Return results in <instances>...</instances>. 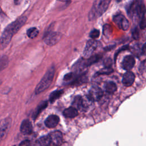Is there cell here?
<instances>
[{"label":"cell","mask_w":146,"mask_h":146,"mask_svg":"<svg viewBox=\"0 0 146 146\" xmlns=\"http://www.w3.org/2000/svg\"><path fill=\"white\" fill-rule=\"evenodd\" d=\"M27 19V17L25 16L19 17L5 28L0 39V44L2 48H5L9 44L13 36L25 25Z\"/></svg>","instance_id":"6da1fadb"},{"label":"cell","mask_w":146,"mask_h":146,"mask_svg":"<svg viewBox=\"0 0 146 146\" xmlns=\"http://www.w3.org/2000/svg\"><path fill=\"white\" fill-rule=\"evenodd\" d=\"M128 15L133 21H140L145 11V7L143 0H133L127 7Z\"/></svg>","instance_id":"7a4b0ae2"},{"label":"cell","mask_w":146,"mask_h":146,"mask_svg":"<svg viewBox=\"0 0 146 146\" xmlns=\"http://www.w3.org/2000/svg\"><path fill=\"white\" fill-rule=\"evenodd\" d=\"M111 0H95L88 13V19L91 21L100 17L108 9Z\"/></svg>","instance_id":"3957f363"},{"label":"cell","mask_w":146,"mask_h":146,"mask_svg":"<svg viewBox=\"0 0 146 146\" xmlns=\"http://www.w3.org/2000/svg\"><path fill=\"white\" fill-rule=\"evenodd\" d=\"M55 74V68L54 66L51 67L46 72L39 83L35 88V92L39 94L46 90L51 84Z\"/></svg>","instance_id":"277c9868"},{"label":"cell","mask_w":146,"mask_h":146,"mask_svg":"<svg viewBox=\"0 0 146 146\" xmlns=\"http://www.w3.org/2000/svg\"><path fill=\"white\" fill-rule=\"evenodd\" d=\"M62 35L60 33L55 31L47 32L43 37L44 42L48 46H53L56 44L61 39Z\"/></svg>","instance_id":"5b68a950"},{"label":"cell","mask_w":146,"mask_h":146,"mask_svg":"<svg viewBox=\"0 0 146 146\" xmlns=\"http://www.w3.org/2000/svg\"><path fill=\"white\" fill-rule=\"evenodd\" d=\"M113 22L116 26L121 30L124 31L128 30L129 26V23L128 19L122 14H117L113 18Z\"/></svg>","instance_id":"8992f818"},{"label":"cell","mask_w":146,"mask_h":146,"mask_svg":"<svg viewBox=\"0 0 146 146\" xmlns=\"http://www.w3.org/2000/svg\"><path fill=\"white\" fill-rule=\"evenodd\" d=\"M11 120L10 117L5 118L0 121V142L7 135L10 126Z\"/></svg>","instance_id":"52a82bcc"},{"label":"cell","mask_w":146,"mask_h":146,"mask_svg":"<svg viewBox=\"0 0 146 146\" xmlns=\"http://www.w3.org/2000/svg\"><path fill=\"white\" fill-rule=\"evenodd\" d=\"M99 46V42L92 39L87 41L86 47L83 51V55L84 57L89 58L95 51Z\"/></svg>","instance_id":"ba28073f"},{"label":"cell","mask_w":146,"mask_h":146,"mask_svg":"<svg viewBox=\"0 0 146 146\" xmlns=\"http://www.w3.org/2000/svg\"><path fill=\"white\" fill-rule=\"evenodd\" d=\"M103 95V91L102 89L98 86H94L91 88L88 94V98L92 101L99 100Z\"/></svg>","instance_id":"9c48e42d"},{"label":"cell","mask_w":146,"mask_h":146,"mask_svg":"<svg viewBox=\"0 0 146 146\" xmlns=\"http://www.w3.org/2000/svg\"><path fill=\"white\" fill-rule=\"evenodd\" d=\"M135 63V60L133 56L127 55L123 60L121 66L123 69L127 71L131 70Z\"/></svg>","instance_id":"30bf717a"},{"label":"cell","mask_w":146,"mask_h":146,"mask_svg":"<svg viewBox=\"0 0 146 146\" xmlns=\"http://www.w3.org/2000/svg\"><path fill=\"white\" fill-rule=\"evenodd\" d=\"M51 144L54 146H59L62 141V134L60 131H54L50 135Z\"/></svg>","instance_id":"8fae6325"},{"label":"cell","mask_w":146,"mask_h":146,"mask_svg":"<svg viewBox=\"0 0 146 146\" xmlns=\"http://www.w3.org/2000/svg\"><path fill=\"white\" fill-rule=\"evenodd\" d=\"M20 130L23 135H30L33 131V127L31 121L29 120H24L21 125Z\"/></svg>","instance_id":"7c38bea8"},{"label":"cell","mask_w":146,"mask_h":146,"mask_svg":"<svg viewBox=\"0 0 146 146\" xmlns=\"http://www.w3.org/2000/svg\"><path fill=\"white\" fill-rule=\"evenodd\" d=\"M135 76L133 73L131 71H128L124 74L123 76L122 82L125 86L128 87L131 86L133 83L135 81Z\"/></svg>","instance_id":"4fadbf2b"},{"label":"cell","mask_w":146,"mask_h":146,"mask_svg":"<svg viewBox=\"0 0 146 146\" xmlns=\"http://www.w3.org/2000/svg\"><path fill=\"white\" fill-rule=\"evenodd\" d=\"M59 121V118L57 115H51L49 116L45 120L44 123L47 127L52 128L55 127Z\"/></svg>","instance_id":"5bb4252c"},{"label":"cell","mask_w":146,"mask_h":146,"mask_svg":"<svg viewBox=\"0 0 146 146\" xmlns=\"http://www.w3.org/2000/svg\"><path fill=\"white\" fill-rule=\"evenodd\" d=\"M78 114V110L74 107H70L68 108H66L63 111V115L66 117L73 118L76 117Z\"/></svg>","instance_id":"9a60e30c"},{"label":"cell","mask_w":146,"mask_h":146,"mask_svg":"<svg viewBox=\"0 0 146 146\" xmlns=\"http://www.w3.org/2000/svg\"><path fill=\"white\" fill-rule=\"evenodd\" d=\"M47 105H48V103L47 101H44V102H40V103L37 106V107L36 108L35 110L34 111V112L33 113V117L34 119L37 117L39 115V113L47 107Z\"/></svg>","instance_id":"2e32d148"},{"label":"cell","mask_w":146,"mask_h":146,"mask_svg":"<svg viewBox=\"0 0 146 146\" xmlns=\"http://www.w3.org/2000/svg\"><path fill=\"white\" fill-rule=\"evenodd\" d=\"M102 57V55L100 54H96L94 55H91L89 58L85 62L86 66H89L98 61H99Z\"/></svg>","instance_id":"e0dca14e"},{"label":"cell","mask_w":146,"mask_h":146,"mask_svg":"<svg viewBox=\"0 0 146 146\" xmlns=\"http://www.w3.org/2000/svg\"><path fill=\"white\" fill-rule=\"evenodd\" d=\"M72 107L76 108L77 110H81L83 108V101H82V97L78 95L76 96L72 102Z\"/></svg>","instance_id":"ac0fdd59"},{"label":"cell","mask_w":146,"mask_h":146,"mask_svg":"<svg viewBox=\"0 0 146 146\" xmlns=\"http://www.w3.org/2000/svg\"><path fill=\"white\" fill-rule=\"evenodd\" d=\"M37 143L39 146H48L51 144V139L49 135L44 136L40 137Z\"/></svg>","instance_id":"d6986e66"},{"label":"cell","mask_w":146,"mask_h":146,"mask_svg":"<svg viewBox=\"0 0 146 146\" xmlns=\"http://www.w3.org/2000/svg\"><path fill=\"white\" fill-rule=\"evenodd\" d=\"M105 91L108 94L114 93L117 89V87L113 82H108L104 86Z\"/></svg>","instance_id":"ffe728a7"},{"label":"cell","mask_w":146,"mask_h":146,"mask_svg":"<svg viewBox=\"0 0 146 146\" xmlns=\"http://www.w3.org/2000/svg\"><path fill=\"white\" fill-rule=\"evenodd\" d=\"M63 91L62 90H56L51 93L49 96V100L50 102L52 103L56 99H58L63 94Z\"/></svg>","instance_id":"44dd1931"},{"label":"cell","mask_w":146,"mask_h":146,"mask_svg":"<svg viewBox=\"0 0 146 146\" xmlns=\"http://www.w3.org/2000/svg\"><path fill=\"white\" fill-rule=\"evenodd\" d=\"M39 34V30L36 27H31L27 30V36L31 39H33L38 36Z\"/></svg>","instance_id":"7402d4cb"},{"label":"cell","mask_w":146,"mask_h":146,"mask_svg":"<svg viewBox=\"0 0 146 146\" xmlns=\"http://www.w3.org/2000/svg\"><path fill=\"white\" fill-rule=\"evenodd\" d=\"M9 60L6 56H2L0 57V71L3 70L8 65Z\"/></svg>","instance_id":"603a6c76"},{"label":"cell","mask_w":146,"mask_h":146,"mask_svg":"<svg viewBox=\"0 0 146 146\" xmlns=\"http://www.w3.org/2000/svg\"><path fill=\"white\" fill-rule=\"evenodd\" d=\"M112 29L109 25H105L103 27V34L106 36L108 37L112 33Z\"/></svg>","instance_id":"cb8c5ba5"},{"label":"cell","mask_w":146,"mask_h":146,"mask_svg":"<svg viewBox=\"0 0 146 146\" xmlns=\"http://www.w3.org/2000/svg\"><path fill=\"white\" fill-rule=\"evenodd\" d=\"M100 35V32L97 29H94L92 30L90 33V36L92 38V39H96L97 38L99 37Z\"/></svg>","instance_id":"d4e9b609"},{"label":"cell","mask_w":146,"mask_h":146,"mask_svg":"<svg viewBox=\"0 0 146 146\" xmlns=\"http://www.w3.org/2000/svg\"><path fill=\"white\" fill-rule=\"evenodd\" d=\"M132 36L133 39L137 40L139 38V30L137 27H135L132 30Z\"/></svg>","instance_id":"484cf974"},{"label":"cell","mask_w":146,"mask_h":146,"mask_svg":"<svg viewBox=\"0 0 146 146\" xmlns=\"http://www.w3.org/2000/svg\"><path fill=\"white\" fill-rule=\"evenodd\" d=\"M112 64V59L110 58H106L104 59V65L105 66V67H107V68H111V66Z\"/></svg>","instance_id":"4316f807"},{"label":"cell","mask_w":146,"mask_h":146,"mask_svg":"<svg viewBox=\"0 0 146 146\" xmlns=\"http://www.w3.org/2000/svg\"><path fill=\"white\" fill-rule=\"evenodd\" d=\"M111 72H112V69L111 68L105 67L104 68L101 70L99 72V74H110Z\"/></svg>","instance_id":"83f0119b"},{"label":"cell","mask_w":146,"mask_h":146,"mask_svg":"<svg viewBox=\"0 0 146 146\" xmlns=\"http://www.w3.org/2000/svg\"><path fill=\"white\" fill-rule=\"evenodd\" d=\"M139 70L141 73H143L144 72L146 71V60L143 61L141 63Z\"/></svg>","instance_id":"f1b7e54d"},{"label":"cell","mask_w":146,"mask_h":146,"mask_svg":"<svg viewBox=\"0 0 146 146\" xmlns=\"http://www.w3.org/2000/svg\"><path fill=\"white\" fill-rule=\"evenodd\" d=\"M74 77V74L72 72H70L68 74H67L64 76V81H70Z\"/></svg>","instance_id":"f546056e"},{"label":"cell","mask_w":146,"mask_h":146,"mask_svg":"<svg viewBox=\"0 0 146 146\" xmlns=\"http://www.w3.org/2000/svg\"><path fill=\"white\" fill-rule=\"evenodd\" d=\"M140 27L141 29H145L146 27V19L144 17L140 21Z\"/></svg>","instance_id":"4dcf8cb0"},{"label":"cell","mask_w":146,"mask_h":146,"mask_svg":"<svg viewBox=\"0 0 146 146\" xmlns=\"http://www.w3.org/2000/svg\"><path fill=\"white\" fill-rule=\"evenodd\" d=\"M142 52L146 55V43L144 44L143 48H142Z\"/></svg>","instance_id":"1f68e13d"},{"label":"cell","mask_w":146,"mask_h":146,"mask_svg":"<svg viewBox=\"0 0 146 146\" xmlns=\"http://www.w3.org/2000/svg\"><path fill=\"white\" fill-rule=\"evenodd\" d=\"M14 1L15 4L17 5H19V4L21 3L22 0H14Z\"/></svg>","instance_id":"d6a6232c"},{"label":"cell","mask_w":146,"mask_h":146,"mask_svg":"<svg viewBox=\"0 0 146 146\" xmlns=\"http://www.w3.org/2000/svg\"><path fill=\"white\" fill-rule=\"evenodd\" d=\"M58 1H61V2H66L69 1H70V0H58Z\"/></svg>","instance_id":"836d02e7"},{"label":"cell","mask_w":146,"mask_h":146,"mask_svg":"<svg viewBox=\"0 0 146 146\" xmlns=\"http://www.w3.org/2000/svg\"><path fill=\"white\" fill-rule=\"evenodd\" d=\"M121 1V0H116L117 2H119V1Z\"/></svg>","instance_id":"e575fe53"},{"label":"cell","mask_w":146,"mask_h":146,"mask_svg":"<svg viewBox=\"0 0 146 146\" xmlns=\"http://www.w3.org/2000/svg\"><path fill=\"white\" fill-rule=\"evenodd\" d=\"M1 7H0V13H1Z\"/></svg>","instance_id":"d590c367"},{"label":"cell","mask_w":146,"mask_h":146,"mask_svg":"<svg viewBox=\"0 0 146 146\" xmlns=\"http://www.w3.org/2000/svg\"><path fill=\"white\" fill-rule=\"evenodd\" d=\"M27 146H29V145H27Z\"/></svg>","instance_id":"8d00e7d4"},{"label":"cell","mask_w":146,"mask_h":146,"mask_svg":"<svg viewBox=\"0 0 146 146\" xmlns=\"http://www.w3.org/2000/svg\"><path fill=\"white\" fill-rule=\"evenodd\" d=\"M14 146H15V145H14Z\"/></svg>","instance_id":"74e56055"}]
</instances>
